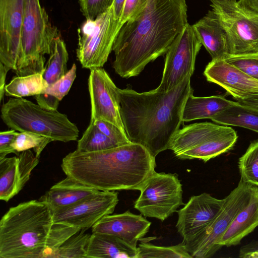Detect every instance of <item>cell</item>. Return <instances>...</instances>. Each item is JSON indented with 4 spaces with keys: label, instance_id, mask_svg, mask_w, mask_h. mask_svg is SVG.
Returning <instances> with one entry per match:
<instances>
[{
    "label": "cell",
    "instance_id": "obj_1",
    "mask_svg": "<svg viewBox=\"0 0 258 258\" xmlns=\"http://www.w3.org/2000/svg\"><path fill=\"white\" fill-rule=\"evenodd\" d=\"M187 22L186 0H149L144 10L118 31L113 45V68L128 79L166 53Z\"/></svg>",
    "mask_w": 258,
    "mask_h": 258
},
{
    "label": "cell",
    "instance_id": "obj_2",
    "mask_svg": "<svg viewBox=\"0 0 258 258\" xmlns=\"http://www.w3.org/2000/svg\"><path fill=\"white\" fill-rule=\"evenodd\" d=\"M191 77L168 91L156 88L139 93L130 87L118 89L120 115L129 140L144 146L155 158L168 149L183 122L185 102L194 92Z\"/></svg>",
    "mask_w": 258,
    "mask_h": 258
},
{
    "label": "cell",
    "instance_id": "obj_3",
    "mask_svg": "<svg viewBox=\"0 0 258 258\" xmlns=\"http://www.w3.org/2000/svg\"><path fill=\"white\" fill-rule=\"evenodd\" d=\"M156 166L155 158L132 142L97 152L76 150L61 164L67 176L103 191L138 190Z\"/></svg>",
    "mask_w": 258,
    "mask_h": 258
},
{
    "label": "cell",
    "instance_id": "obj_4",
    "mask_svg": "<svg viewBox=\"0 0 258 258\" xmlns=\"http://www.w3.org/2000/svg\"><path fill=\"white\" fill-rule=\"evenodd\" d=\"M53 223L50 208L39 200L10 208L0 221V257H43Z\"/></svg>",
    "mask_w": 258,
    "mask_h": 258
},
{
    "label": "cell",
    "instance_id": "obj_5",
    "mask_svg": "<svg viewBox=\"0 0 258 258\" xmlns=\"http://www.w3.org/2000/svg\"><path fill=\"white\" fill-rule=\"evenodd\" d=\"M2 120L9 128L20 132H31L64 143L76 141L78 127L67 115L45 109L23 98H11L2 105Z\"/></svg>",
    "mask_w": 258,
    "mask_h": 258
},
{
    "label": "cell",
    "instance_id": "obj_6",
    "mask_svg": "<svg viewBox=\"0 0 258 258\" xmlns=\"http://www.w3.org/2000/svg\"><path fill=\"white\" fill-rule=\"evenodd\" d=\"M59 36L39 0H25L20 57L15 72L17 76L43 73L44 55L50 54L54 40Z\"/></svg>",
    "mask_w": 258,
    "mask_h": 258
},
{
    "label": "cell",
    "instance_id": "obj_7",
    "mask_svg": "<svg viewBox=\"0 0 258 258\" xmlns=\"http://www.w3.org/2000/svg\"><path fill=\"white\" fill-rule=\"evenodd\" d=\"M123 25L116 18L112 6L93 20H86L78 29L76 54L83 68H102L112 50Z\"/></svg>",
    "mask_w": 258,
    "mask_h": 258
},
{
    "label": "cell",
    "instance_id": "obj_8",
    "mask_svg": "<svg viewBox=\"0 0 258 258\" xmlns=\"http://www.w3.org/2000/svg\"><path fill=\"white\" fill-rule=\"evenodd\" d=\"M211 3L226 32L228 56L258 54V15L241 8L236 0Z\"/></svg>",
    "mask_w": 258,
    "mask_h": 258
},
{
    "label": "cell",
    "instance_id": "obj_9",
    "mask_svg": "<svg viewBox=\"0 0 258 258\" xmlns=\"http://www.w3.org/2000/svg\"><path fill=\"white\" fill-rule=\"evenodd\" d=\"M258 186L240 178L237 186L224 198V202L218 214L191 244L186 246L192 257H212L221 247L218 242L235 216L250 201Z\"/></svg>",
    "mask_w": 258,
    "mask_h": 258
},
{
    "label": "cell",
    "instance_id": "obj_10",
    "mask_svg": "<svg viewBox=\"0 0 258 258\" xmlns=\"http://www.w3.org/2000/svg\"><path fill=\"white\" fill-rule=\"evenodd\" d=\"M140 195L134 208L145 217L164 221L182 202V184L175 174L155 171L138 188Z\"/></svg>",
    "mask_w": 258,
    "mask_h": 258
},
{
    "label": "cell",
    "instance_id": "obj_11",
    "mask_svg": "<svg viewBox=\"0 0 258 258\" xmlns=\"http://www.w3.org/2000/svg\"><path fill=\"white\" fill-rule=\"evenodd\" d=\"M202 44L188 23L173 41L166 53L160 85L157 88L168 91L187 76H192L197 56Z\"/></svg>",
    "mask_w": 258,
    "mask_h": 258
},
{
    "label": "cell",
    "instance_id": "obj_12",
    "mask_svg": "<svg viewBox=\"0 0 258 258\" xmlns=\"http://www.w3.org/2000/svg\"><path fill=\"white\" fill-rule=\"evenodd\" d=\"M118 201L115 191L99 190L71 206L53 213V223L86 230L112 214Z\"/></svg>",
    "mask_w": 258,
    "mask_h": 258
},
{
    "label": "cell",
    "instance_id": "obj_13",
    "mask_svg": "<svg viewBox=\"0 0 258 258\" xmlns=\"http://www.w3.org/2000/svg\"><path fill=\"white\" fill-rule=\"evenodd\" d=\"M118 88L102 68L90 70L88 90L91 102L90 123L101 119L110 122L125 132L120 112Z\"/></svg>",
    "mask_w": 258,
    "mask_h": 258
},
{
    "label": "cell",
    "instance_id": "obj_14",
    "mask_svg": "<svg viewBox=\"0 0 258 258\" xmlns=\"http://www.w3.org/2000/svg\"><path fill=\"white\" fill-rule=\"evenodd\" d=\"M224 202V198L218 199L204 192L192 196L183 208L176 211V227L186 247L200 236L218 214Z\"/></svg>",
    "mask_w": 258,
    "mask_h": 258
},
{
    "label": "cell",
    "instance_id": "obj_15",
    "mask_svg": "<svg viewBox=\"0 0 258 258\" xmlns=\"http://www.w3.org/2000/svg\"><path fill=\"white\" fill-rule=\"evenodd\" d=\"M25 0H0V62L14 72L20 57Z\"/></svg>",
    "mask_w": 258,
    "mask_h": 258
},
{
    "label": "cell",
    "instance_id": "obj_16",
    "mask_svg": "<svg viewBox=\"0 0 258 258\" xmlns=\"http://www.w3.org/2000/svg\"><path fill=\"white\" fill-rule=\"evenodd\" d=\"M204 74L208 82L224 88L236 100L258 94V81L225 59L212 60Z\"/></svg>",
    "mask_w": 258,
    "mask_h": 258
},
{
    "label": "cell",
    "instance_id": "obj_17",
    "mask_svg": "<svg viewBox=\"0 0 258 258\" xmlns=\"http://www.w3.org/2000/svg\"><path fill=\"white\" fill-rule=\"evenodd\" d=\"M39 158L29 149L0 160L1 200L8 202L23 189Z\"/></svg>",
    "mask_w": 258,
    "mask_h": 258
},
{
    "label": "cell",
    "instance_id": "obj_18",
    "mask_svg": "<svg viewBox=\"0 0 258 258\" xmlns=\"http://www.w3.org/2000/svg\"><path fill=\"white\" fill-rule=\"evenodd\" d=\"M151 224L142 214H134L128 211L105 216L92 227V232L115 235L137 248V242L148 232Z\"/></svg>",
    "mask_w": 258,
    "mask_h": 258
},
{
    "label": "cell",
    "instance_id": "obj_19",
    "mask_svg": "<svg viewBox=\"0 0 258 258\" xmlns=\"http://www.w3.org/2000/svg\"><path fill=\"white\" fill-rule=\"evenodd\" d=\"M202 44L212 60L226 59L228 55L226 32L218 17L212 10L192 25Z\"/></svg>",
    "mask_w": 258,
    "mask_h": 258
},
{
    "label": "cell",
    "instance_id": "obj_20",
    "mask_svg": "<svg viewBox=\"0 0 258 258\" xmlns=\"http://www.w3.org/2000/svg\"><path fill=\"white\" fill-rule=\"evenodd\" d=\"M99 190L67 176L53 185L39 200L46 203L53 213L71 206Z\"/></svg>",
    "mask_w": 258,
    "mask_h": 258
},
{
    "label": "cell",
    "instance_id": "obj_21",
    "mask_svg": "<svg viewBox=\"0 0 258 258\" xmlns=\"http://www.w3.org/2000/svg\"><path fill=\"white\" fill-rule=\"evenodd\" d=\"M258 226V189L254 193L248 204L234 217L220 239L222 247L236 246L242 239Z\"/></svg>",
    "mask_w": 258,
    "mask_h": 258
},
{
    "label": "cell",
    "instance_id": "obj_22",
    "mask_svg": "<svg viewBox=\"0 0 258 258\" xmlns=\"http://www.w3.org/2000/svg\"><path fill=\"white\" fill-rule=\"evenodd\" d=\"M138 254V247L115 235L92 233L87 247L86 258H137Z\"/></svg>",
    "mask_w": 258,
    "mask_h": 258
},
{
    "label": "cell",
    "instance_id": "obj_23",
    "mask_svg": "<svg viewBox=\"0 0 258 258\" xmlns=\"http://www.w3.org/2000/svg\"><path fill=\"white\" fill-rule=\"evenodd\" d=\"M237 102L227 99L223 95L196 97L193 93L187 97L183 109L182 122L201 119H212Z\"/></svg>",
    "mask_w": 258,
    "mask_h": 258
},
{
    "label": "cell",
    "instance_id": "obj_24",
    "mask_svg": "<svg viewBox=\"0 0 258 258\" xmlns=\"http://www.w3.org/2000/svg\"><path fill=\"white\" fill-rule=\"evenodd\" d=\"M237 139L238 136L235 130L225 126L205 145L187 151L176 157L182 160L198 159L206 162L232 150Z\"/></svg>",
    "mask_w": 258,
    "mask_h": 258
},
{
    "label": "cell",
    "instance_id": "obj_25",
    "mask_svg": "<svg viewBox=\"0 0 258 258\" xmlns=\"http://www.w3.org/2000/svg\"><path fill=\"white\" fill-rule=\"evenodd\" d=\"M211 120L218 124L242 127L258 133V111L237 102Z\"/></svg>",
    "mask_w": 258,
    "mask_h": 258
},
{
    "label": "cell",
    "instance_id": "obj_26",
    "mask_svg": "<svg viewBox=\"0 0 258 258\" xmlns=\"http://www.w3.org/2000/svg\"><path fill=\"white\" fill-rule=\"evenodd\" d=\"M43 73L16 76L5 87V94L16 98L36 96L44 93L48 85L43 76Z\"/></svg>",
    "mask_w": 258,
    "mask_h": 258
},
{
    "label": "cell",
    "instance_id": "obj_27",
    "mask_svg": "<svg viewBox=\"0 0 258 258\" xmlns=\"http://www.w3.org/2000/svg\"><path fill=\"white\" fill-rule=\"evenodd\" d=\"M50 56L45 66L43 76L50 86L68 72L67 62L69 53L64 41L60 36L55 38Z\"/></svg>",
    "mask_w": 258,
    "mask_h": 258
},
{
    "label": "cell",
    "instance_id": "obj_28",
    "mask_svg": "<svg viewBox=\"0 0 258 258\" xmlns=\"http://www.w3.org/2000/svg\"><path fill=\"white\" fill-rule=\"evenodd\" d=\"M118 146L104 134L94 123H90L81 138L78 141L77 150L93 152L113 148Z\"/></svg>",
    "mask_w": 258,
    "mask_h": 258
},
{
    "label": "cell",
    "instance_id": "obj_29",
    "mask_svg": "<svg viewBox=\"0 0 258 258\" xmlns=\"http://www.w3.org/2000/svg\"><path fill=\"white\" fill-rule=\"evenodd\" d=\"M81 230L54 250L49 257L86 258L87 247L91 236Z\"/></svg>",
    "mask_w": 258,
    "mask_h": 258
},
{
    "label": "cell",
    "instance_id": "obj_30",
    "mask_svg": "<svg viewBox=\"0 0 258 258\" xmlns=\"http://www.w3.org/2000/svg\"><path fill=\"white\" fill-rule=\"evenodd\" d=\"M137 258H192L182 241L177 245L169 246H157L141 241L138 247Z\"/></svg>",
    "mask_w": 258,
    "mask_h": 258
},
{
    "label": "cell",
    "instance_id": "obj_31",
    "mask_svg": "<svg viewBox=\"0 0 258 258\" xmlns=\"http://www.w3.org/2000/svg\"><path fill=\"white\" fill-rule=\"evenodd\" d=\"M238 168L243 181L258 186V140L252 142L238 160Z\"/></svg>",
    "mask_w": 258,
    "mask_h": 258
},
{
    "label": "cell",
    "instance_id": "obj_32",
    "mask_svg": "<svg viewBox=\"0 0 258 258\" xmlns=\"http://www.w3.org/2000/svg\"><path fill=\"white\" fill-rule=\"evenodd\" d=\"M52 141L48 137L25 131L18 133L12 144V147L18 153L33 148L36 156L39 158L46 145Z\"/></svg>",
    "mask_w": 258,
    "mask_h": 258
},
{
    "label": "cell",
    "instance_id": "obj_33",
    "mask_svg": "<svg viewBox=\"0 0 258 258\" xmlns=\"http://www.w3.org/2000/svg\"><path fill=\"white\" fill-rule=\"evenodd\" d=\"M77 66L74 63L62 78L48 86L44 93L50 95L59 101L69 93L76 77Z\"/></svg>",
    "mask_w": 258,
    "mask_h": 258
},
{
    "label": "cell",
    "instance_id": "obj_34",
    "mask_svg": "<svg viewBox=\"0 0 258 258\" xmlns=\"http://www.w3.org/2000/svg\"><path fill=\"white\" fill-rule=\"evenodd\" d=\"M225 60L258 81V54L229 56Z\"/></svg>",
    "mask_w": 258,
    "mask_h": 258
},
{
    "label": "cell",
    "instance_id": "obj_35",
    "mask_svg": "<svg viewBox=\"0 0 258 258\" xmlns=\"http://www.w3.org/2000/svg\"><path fill=\"white\" fill-rule=\"evenodd\" d=\"M114 0H79L80 10L86 20H93L110 8Z\"/></svg>",
    "mask_w": 258,
    "mask_h": 258
},
{
    "label": "cell",
    "instance_id": "obj_36",
    "mask_svg": "<svg viewBox=\"0 0 258 258\" xmlns=\"http://www.w3.org/2000/svg\"><path fill=\"white\" fill-rule=\"evenodd\" d=\"M93 123L118 146L132 143L126 132H123L115 124L101 119L96 120Z\"/></svg>",
    "mask_w": 258,
    "mask_h": 258
},
{
    "label": "cell",
    "instance_id": "obj_37",
    "mask_svg": "<svg viewBox=\"0 0 258 258\" xmlns=\"http://www.w3.org/2000/svg\"><path fill=\"white\" fill-rule=\"evenodd\" d=\"M149 0H125L120 19L123 25L128 21L136 18L146 8Z\"/></svg>",
    "mask_w": 258,
    "mask_h": 258
},
{
    "label": "cell",
    "instance_id": "obj_38",
    "mask_svg": "<svg viewBox=\"0 0 258 258\" xmlns=\"http://www.w3.org/2000/svg\"><path fill=\"white\" fill-rule=\"evenodd\" d=\"M18 133V132H17L16 130L13 129L1 132L0 160L5 158L7 155L10 153H14L17 155L19 154L12 147V144Z\"/></svg>",
    "mask_w": 258,
    "mask_h": 258
},
{
    "label": "cell",
    "instance_id": "obj_39",
    "mask_svg": "<svg viewBox=\"0 0 258 258\" xmlns=\"http://www.w3.org/2000/svg\"><path fill=\"white\" fill-rule=\"evenodd\" d=\"M37 103L42 107L51 110H56L59 101L55 97L46 93L35 96Z\"/></svg>",
    "mask_w": 258,
    "mask_h": 258
},
{
    "label": "cell",
    "instance_id": "obj_40",
    "mask_svg": "<svg viewBox=\"0 0 258 258\" xmlns=\"http://www.w3.org/2000/svg\"><path fill=\"white\" fill-rule=\"evenodd\" d=\"M238 256L241 258H258V240H253L242 246Z\"/></svg>",
    "mask_w": 258,
    "mask_h": 258
},
{
    "label": "cell",
    "instance_id": "obj_41",
    "mask_svg": "<svg viewBox=\"0 0 258 258\" xmlns=\"http://www.w3.org/2000/svg\"><path fill=\"white\" fill-rule=\"evenodd\" d=\"M237 3L243 9L258 15V0H239Z\"/></svg>",
    "mask_w": 258,
    "mask_h": 258
},
{
    "label": "cell",
    "instance_id": "obj_42",
    "mask_svg": "<svg viewBox=\"0 0 258 258\" xmlns=\"http://www.w3.org/2000/svg\"><path fill=\"white\" fill-rule=\"evenodd\" d=\"M11 70L10 68L0 62V102H1L4 97L5 87L6 76L8 72Z\"/></svg>",
    "mask_w": 258,
    "mask_h": 258
},
{
    "label": "cell",
    "instance_id": "obj_43",
    "mask_svg": "<svg viewBox=\"0 0 258 258\" xmlns=\"http://www.w3.org/2000/svg\"><path fill=\"white\" fill-rule=\"evenodd\" d=\"M236 102L243 106L258 111V94L243 99L237 100Z\"/></svg>",
    "mask_w": 258,
    "mask_h": 258
},
{
    "label": "cell",
    "instance_id": "obj_44",
    "mask_svg": "<svg viewBox=\"0 0 258 258\" xmlns=\"http://www.w3.org/2000/svg\"><path fill=\"white\" fill-rule=\"evenodd\" d=\"M125 0H114L112 5L114 14L116 19L120 20Z\"/></svg>",
    "mask_w": 258,
    "mask_h": 258
},
{
    "label": "cell",
    "instance_id": "obj_45",
    "mask_svg": "<svg viewBox=\"0 0 258 258\" xmlns=\"http://www.w3.org/2000/svg\"><path fill=\"white\" fill-rule=\"evenodd\" d=\"M211 2H212V1H220V0H209Z\"/></svg>",
    "mask_w": 258,
    "mask_h": 258
}]
</instances>
